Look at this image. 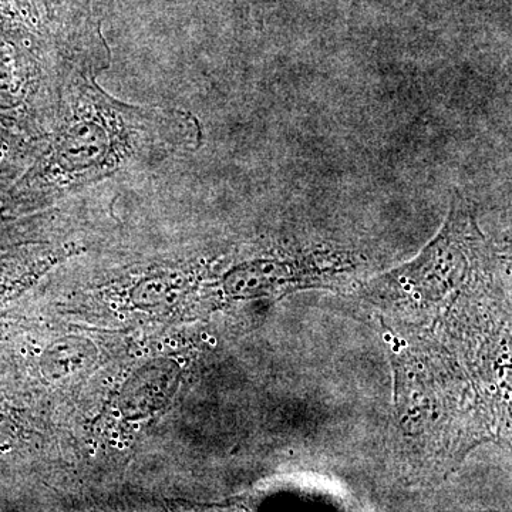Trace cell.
<instances>
[{
  "instance_id": "6da1fadb",
  "label": "cell",
  "mask_w": 512,
  "mask_h": 512,
  "mask_svg": "<svg viewBox=\"0 0 512 512\" xmlns=\"http://www.w3.org/2000/svg\"><path fill=\"white\" fill-rule=\"evenodd\" d=\"M110 62L111 55L62 60L55 119L28 177L33 191H72L201 146L200 121L188 111L134 106L104 92L97 76Z\"/></svg>"
},
{
  "instance_id": "7a4b0ae2",
  "label": "cell",
  "mask_w": 512,
  "mask_h": 512,
  "mask_svg": "<svg viewBox=\"0 0 512 512\" xmlns=\"http://www.w3.org/2000/svg\"><path fill=\"white\" fill-rule=\"evenodd\" d=\"M45 28L60 60L110 52L100 26L92 18V0H37Z\"/></svg>"
},
{
  "instance_id": "3957f363",
  "label": "cell",
  "mask_w": 512,
  "mask_h": 512,
  "mask_svg": "<svg viewBox=\"0 0 512 512\" xmlns=\"http://www.w3.org/2000/svg\"><path fill=\"white\" fill-rule=\"evenodd\" d=\"M234 3H239V5L244 6H256L261 5V3L268 2V0H232Z\"/></svg>"
}]
</instances>
